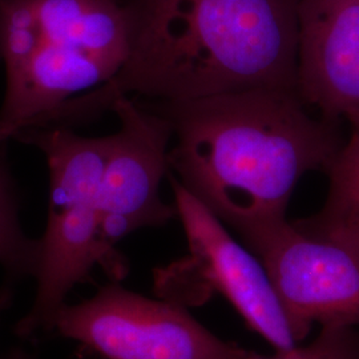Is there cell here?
<instances>
[{
  "label": "cell",
  "instance_id": "cell-1",
  "mask_svg": "<svg viewBox=\"0 0 359 359\" xmlns=\"http://www.w3.org/2000/svg\"><path fill=\"white\" fill-rule=\"evenodd\" d=\"M301 0H126L128 57L111 81L39 126L76 128L118 96L180 103L243 90H297Z\"/></svg>",
  "mask_w": 359,
  "mask_h": 359
},
{
  "label": "cell",
  "instance_id": "cell-2",
  "mask_svg": "<svg viewBox=\"0 0 359 359\" xmlns=\"http://www.w3.org/2000/svg\"><path fill=\"white\" fill-rule=\"evenodd\" d=\"M170 123L169 169L245 238L286 219L299 179L342 148L338 121L316 118L297 90H243L148 105Z\"/></svg>",
  "mask_w": 359,
  "mask_h": 359
},
{
  "label": "cell",
  "instance_id": "cell-3",
  "mask_svg": "<svg viewBox=\"0 0 359 359\" xmlns=\"http://www.w3.org/2000/svg\"><path fill=\"white\" fill-rule=\"evenodd\" d=\"M129 43L126 0H0V144L111 81Z\"/></svg>",
  "mask_w": 359,
  "mask_h": 359
},
{
  "label": "cell",
  "instance_id": "cell-4",
  "mask_svg": "<svg viewBox=\"0 0 359 359\" xmlns=\"http://www.w3.org/2000/svg\"><path fill=\"white\" fill-rule=\"evenodd\" d=\"M13 140L32 145L46 156L50 170L48 222L40 238L36 297L15 333L31 339L51 332L68 293L92 281L95 266L115 281L127 274L124 258L109 255L99 236L104 169L112 148V135L83 137L74 129L27 127Z\"/></svg>",
  "mask_w": 359,
  "mask_h": 359
},
{
  "label": "cell",
  "instance_id": "cell-5",
  "mask_svg": "<svg viewBox=\"0 0 359 359\" xmlns=\"http://www.w3.org/2000/svg\"><path fill=\"white\" fill-rule=\"evenodd\" d=\"M53 329L107 359H250L255 353L206 330L179 304L104 286L59 310Z\"/></svg>",
  "mask_w": 359,
  "mask_h": 359
},
{
  "label": "cell",
  "instance_id": "cell-6",
  "mask_svg": "<svg viewBox=\"0 0 359 359\" xmlns=\"http://www.w3.org/2000/svg\"><path fill=\"white\" fill-rule=\"evenodd\" d=\"M244 240L266 270L298 341L313 323L359 327V248L287 219Z\"/></svg>",
  "mask_w": 359,
  "mask_h": 359
},
{
  "label": "cell",
  "instance_id": "cell-7",
  "mask_svg": "<svg viewBox=\"0 0 359 359\" xmlns=\"http://www.w3.org/2000/svg\"><path fill=\"white\" fill-rule=\"evenodd\" d=\"M111 112L120 120L112 135L100 194L99 236L105 250L121 256L116 245L132 231L161 226L177 217L176 205L161 200V181L169 175L170 123L148 105L118 96Z\"/></svg>",
  "mask_w": 359,
  "mask_h": 359
},
{
  "label": "cell",
  "instance_id": "cell-8",
  "mask_svg": "<svg viewBox=\"0 0 359 359\" xmlns=\"http://www.w3.org/2000/svg\"><path fill=\"white\" fill-rule=\"evenodd\" d=\"M189 256L172 264L224 295L245 322L277 351L297 346V335L259 258L238 244L203 203L169 172Z\"/></svg>",
  "mask_w": 359,
  "mask_h": 359
},
{
  "label": "cell",
  "instance_id": "cell-9",
  "mask_svg": "<svg viewBox=\"0 0 359 359\" xmlns=\"http://www.w3.org/2000/svg\"><path fill=\"white\" fill-rule=\"evenodd\" d=\"M297 92L327 120L359 111V0H301Z\"/></svg>",
  "mask_w": 359,
  "mask_h": 359
},
{
  "label": "cell",
  "instance_id": "cell-10",
  "mask_svg": "<svg viewBox=\"0 0 359 359\" xmlns=\"http://www.w3.org/2000/svg\"><path fill=\"white\" fill-rule=\"evenodd\" d=\"M346 118L350 137L325 170L329 176L326 203L317 215L294 224L302 231L359 248V111Z\"/></svg>",
  "mask_w": 359,
  "mask_h": 359
},
{
  "label": "cell",
  "instance_id": "cell-11",
  "mask_svg": "<svg viewBox=\"0 0 359 359\" xmlns=\"http://www.w3.org/2000/svg\"><path fill=\"white\" fill-rule=\"evenodd\" d=\"M19 194L8 160V144H0V266L10 278L36 277L40 240L29 238L19 217Z\"/></svg>",
  "mask_w": 359,
  "mask_h": 359
},
{
  "label": "cell",
  "instance_id": "cell-12",
  "mask_svg": "<svg viewBox=\"0 0 359 359\" xmlns=\"http://www.w3.org/2000/svg\"><path fill=\"white\" fill-rule=\"evenodd\" d=\"M258 359H359L358 326L326 325L308 346H295Z\"/></svg>",
  "mask_w": 359,
  "mask_h": 359
},
{
  "label": "cell",
  "instance_id": "cell-13",
  "mask_svg": "<svg viewBox=\"0 0 359 359\" xmlns=\"http://www.w3.org/2000/svg\"><path fill=\"white\" fill-rule=\"evenodd\" d=\"M13 299V287L10 286V283H4V285L0 287V317H1V314H3L7 309L11 308Z\"/></svg>",
  "mask_w": 359,
  "mask_h": 359
},
{
  "label": "cell",
  "instance_id": "cell-14",
  "mask_svg": "<svg viewBox=\"0 0 359 359\" xmlns=\"http://www.w3.org/2000/svg\"><path fill=\"white\" fill-rule=\"evenodd\" d=\"M7 359H36L32 354L23 351L22 348H13Z\"/></svg>",
  "mask_w": 359,
  "mask_h": 359
},
{
  "label": "cell",
  "instance_id": "cell-15",
  "mask_svg": "<svg viewBox=\"0 0 359 359\" xmlns=\"http://www.w3.org/2000/svg\"><path fill=\"white\" fill-rule=\"evenodd\" d=\"M258 357H259V355H258V354H255V355H253V357H252V358H250V359H258Z\"/></svg>",
  "mask_w": 359,
  "mask_h": 359
}]
</instances>
